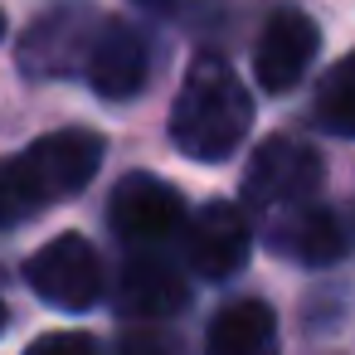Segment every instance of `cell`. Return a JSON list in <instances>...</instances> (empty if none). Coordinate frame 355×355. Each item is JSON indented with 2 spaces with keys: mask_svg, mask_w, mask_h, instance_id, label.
Returning <instances> with one entry per match:
<instances>
[{
  "mask_svg": "<svg viewBox=\"0 0 355 355\" xmlns=\"http://www.w3.org/2000/svg\"><path fill=\"white\" fill-rule=\"evenodd\" d=\"M253 122V98L243 93L239 73L224 59H195L175 107H171V141L190 161H229Z\"/></svg>",
  "mask_w": 355,
  "mask_h": 355,
  "instance_id": "1",
  "label": "cell"
},
{
  "mask_svg": "<svg viewBox=\"0 0 355 355\" xmlns=\"http://www.w3.org/2000/svg\"><path fill=\"white\" fill-rule=\"evenodd\" d=\"M326 180V166L311 146L292 141V137H268L253 161H248V175H243V200L272 219L282 209H297V205H316V190Z\"/></svg>",
  "mask_w": 355,
  "mask_h": 355,
  "instance_id": "2",
  "label": "cell"
},
{
  "mask_svg": "<svg viewBox=\"0 0 355 355\" xmlns=\"http://www.w3.org/2000/svg\"><path fill=\"white\" fill-rule=\"evenodd\" d=\"M15 166H20V180L30 185L35 205H54V200L78 195L98 175V166H103V137L88 132V127H64V132L40 137L25 156H15Z\"/></svg>",
  "mask_w": 355,
  "mask_h": 355,
  "instance_id": "3",
  "label": "cell"
},
{
  "mask_svg": "<svg viewBox=\"0 0 355 355\" xmlns=\"http://www.w3.org/2000/svg\"><path fill=\"white\" fill-rule=\"evenodd\" d=\"M107 219L117 229V239H127L137 253H156L161 243H171L185 229V200L151 171H132L122 175V185L107 200Z\"/></svg>",
  "mask_w": 355,
  "mask_h": 355,
  "instance_id": "4",
  "label": "cell"
},
{
  "mask_svg": "<svg viewBox=\"0 0 355 355\" xmlns=\"http://www.w3.org/2000/svg\"><path fill=\"white\" fill-rule=\"evenodd\" d=\"M30 287L64 311H88L103 297V258L83 234H59L44 248H35V258L25 263Z\"/></svg>",
  "mask_w": 355,
  "mask_h": 355,
  "instance_id": "5",
  "label": "cell"
},
{
  "mask_svg": "<svg viewBox=\"0 0 355 355\" xmlns=\"http://www.w3.org/2000/svg\"><path fill=\"white\" fill-rule=\"evenodd\" d=\"M98 25H103V15L78 10V6L40 15L20 40L25 78H73V73H83L88 54H93V40H98Z\"/></svg>",
  "mask_w": 355,
  "mask_h": 355,
  "instance_id": "6",
  "label": "cell"
},
{
  "mask_svg": "<svg viewBox=\"0 0 355 355\" xmlns=\"http://www.w3.org/2000/svg\"><path fill=\"white\" fill-rule=\"evenodd\" d=\"M146 73H151L146 35L127 20H103L98 40H93V54H88V69H83L93 93L107 98V103H127L146 88Z\"/></svg>",
  "mask_w": 355,
  "mask_h": 355,
  "instance_id": "7",
  "label": "cell"
},
{
  "mask_svg": "<svg viewBox=\"0 0 355 355\" xmlns=\"http://www.w3.org/2000/svg\"><path fill=\"white\" fill-rule=\"evenodd\" d=\"M248 248H253V224L239 205L229 200H209L195 224H185V258L195 272L205 277H229L248 263Z\"/></svg>",
  "mask_w": 355,
  "mask_h": 355,
  "instance_id": "8",
  "label": "cell"
},
{
  "mask_svg": "<svg viewBox=\"0 0 355 355\" xmlns=\"http://www.w3.org/2000/svg\"><path fill=\"white\" fill-rule=\"evenodd\" d=\"M321 49V35L316 25L302 15V10H277L263 35H258V49H253V69H258V83L268 93H287L302 83V73L311 69Z\"/></svg>",
  "mask_w": 355,
  "mask_h": 355,
  "instance_id": "9",
  "label": "cell"
},
{
  "mask_svg": "<svg viewBox=\"0 0 355 355\" xmlns=\"http://www.w3.org/2000/svg\"><path fill=\"white\" fill-rule=\"evenodd\" d=\"M268 248L292 263L321 268L345 253V229L326 205H297V209H282L268 219Z\"/></svg>",
  "mask_w": 355,
  "mask_h": 355,
  "instance_id": "10",
  "label": "cell"
},
{
  "mask_svg": "<svg viewBox=\"0 0 355 355\" xmlns=\"http://www.w3.org/2000/svg\"><path fill=\"white\" fill-rule=\"evenodd\" d=\"M117 302L137 321H166V316H175L190 302V292H185V277L175 272V263H166L161 253H137L122 268Z\"/></svg>",
  "mask_w": 355,
  "mask_h": 355,
  "instance_id": "11",
  "label": "cell"
},
{
  "mask_svg": "<svg viewBox=\"0 0 355 355\" xmlns=\"http://www.w3.org/2000/svg\"><path fill=\"white\" fill-rule=\"evenodd\" d=\"M205 355H282L277 345V316L268 302L239 297L209 321Z\"/></svg>",
  "mask_w": 355,
  "mask_h": 355,
  "instance_id": "12",
  "label": "cell"
},
{
  "mask_svg": "<svg viewBox=\"0 0 355 355\" xmlns=\"http://www.w3.org/2000/svg\"><path fill=\"white\" fill-rule=\"evenodd\" d=\"M316 122L331 137H355V54H345L336 69H326L316 88Z\"/></svg>",
  "mask_w": 355,
  "mask_h": 355,
  "instance_id": "13",
  "label": "cell"
},
{
  "mask_svg": "<svg viewBox=\"0 0 355 355\" xmlns=\"http://www.w3.org/2000/svg\"><path fill=\"white\" fill-rule=\"evenodd\" d=\"M35 209L40 205H35L30 185L20 180V166L15 161H0V229L15 224V219H25V214H35Z\"/></svg>",
  "mask_w": 355,
  "mask_h": 355,
  "instance_id": "14",
  "label": "cell"
},
{
  "mask_svg": "<svg viewBox=\"0 0 355 355\" xmlns=\"http://www.w3.org/2000/svg\"><path fill=\"white\" fill-rule=\"evenodd\" d=\"M25 355H98V345H93L83 331H49V336H40Z\"/></svg>",
  "mask_w": 355,
  "mask_h": 355,
  "instance_id": "15",
  "label": "cell"
},
{
  "mask_svg": "<svg viewBox=\"0 0 355 355\" xmlns=\"http://www.w3.org/2000/svg\"><path fill=\"white\" fill-rule=\"evenodd\" d=\"M122 355H175V345H171V336H161V331L141 326V331H127Z\"/></svg>",
  "mask_w": 355,
  "mask_h": 355,
  "instance_id": "16",
  "label": "cell"
},
{
  "mask_svg": "<svg viewBox=\"0 0 355 355\" xmlns=\"http://www.w3.org/2000/svg\"><path fill=\"white\" fill-rule=\"evenodd\" d=\"M141 10H151V15H161V20H180L190 6H200V0H137Z\"/></svg>",
  "mask_w": 355,
  "mask_h": 355,
  "instance_id": "17",
  "label": "cell"
},
{
  "mask_svg": "<svg viewBox=\"0 0 355 355\" xmlns=\"http://www.w3.org/2000/svg\"><path fill=\"white\" fill-rule=\"evenodd\" d=\"M0 331H6V302H0Z\"/></svg>",
  "mask_w": 355,
  "mask_h": 355,
  "instance_id": "18",
  "label": "cell"
},
{
  "mask_svg": "<svg viewBox=\"0 0 355 355\" xmlns=\"http://www.w3.org/2000/svg\"><path fill=\"white\" fill-rule=\"evenodd\" d=\"M0 40H6V10H0Z\"/></svg>",
  "mask_w": 355,
  "mask_h": 355,
  "instance_id": "19",
  "label": "cell"
}]
</instances>
